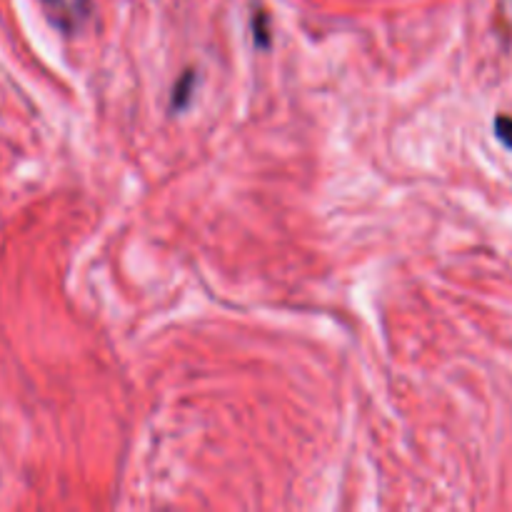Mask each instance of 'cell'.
Segmentation results:
<instances>
[{
	"mask_svg": "<svg viewBox=\"0 0 512 512\" xmlns=\"http://www.w3.org/2000/svg\"><path fill=\"white\" fill-rule=\"evenodd\" d=\"M193 85H195V73H193V70H185V75L178 80V85H175L173 110H180L185 103H188L190 90H193Z\"/></svg>",
	"mask_w": 512,
	"mask_h": 512,
	"instance_id": "6da1fadb",
	"label": "cell"
},
{
	"mask_svg": "<svg viewBox=\"0 0 512 512\" xmlns=\"http://www.w3.org/2000/svg\"><path fill=\"white\" fill-rule=\"evenodd\" d=\"M253 33H255V43H258L260 48H268V45H270V25H268V15H265L263 10H258V13H255Z\"/></svg>",
	"mask_w": 512,
	"mask_h": 512,
	"instance_id": "7a4b0ae2",
	"label": "cell"
},
{
	"mask_svg": "<svg viewBox=\"0 0 512 512\" xmlns=\"http://www.w3.org/2000/svg\"><path fill=\"white\" fill-rule=\"evenodd\" d=\"M495 135L500 138V143L508 145L512 150V118H508V115H498V118H495Z\"/></svg>",
	"mask_w": 512,
	"mask_h": 512,
	"instance_id": "3957f363",
	"label": "cell"
}]
</instances>
